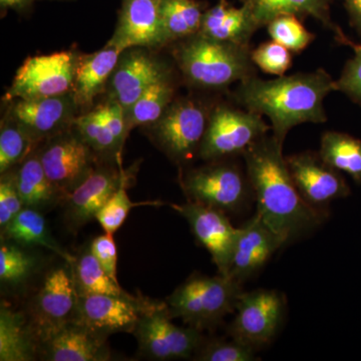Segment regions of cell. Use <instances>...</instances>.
I'll list each match as a JSON object with an SVG mask.
<instances>
[{"mask_svg":"<svg viewBox=\"0 0 361 361\" xmlns=\"http://www.w3.org/2000/svg\"><path fill=\"white\" fill-rule=\"evenodd\" d=\"M257 215L285 244L318 227L325 213L310 206L294 184L283 145L266 135L243 154Z\"/></svg>","mask_w":361,"mask_h":361,"instance_id":"1","label":"cell"},{"mask_svg":"<svg viewBox=\"0 0 361 361\" xmlns=\"http://www.w3.org/2000/svg\"><path fill=\"white\" fill-rule=\"evenodd\" d=\"M331 92H336V80L318 68L269 80L256 75L239 82L229 97L245 110L267 116L272 135L283 145L292 128L326 122L323 102Z\"/></svg>","mask_w":361,"mask_h":361,"instance_id":"2","label":"cell"},{"mask_svg":"<svg viewBox=\"0 0 361 361\" xmlns=\"http://www.w3.org/2000/svg\"><path fill=\"white\" fill-rule=\"evenodd\" d=\"M252 49L200 32L172 44L175 65L185 84L206 92H227L235 82L258 75Z\"/></svg>","mask_w":361,"mask_h":361,"instance_id":"3","label":"cell"},{"mask_svg":"<svg viewBox=\"0 0 361 361\" xmlns=\"http://www.w3.org/2000/svg\"><path fill=\"white\" fill-rule=\"evenodd\" d=\"M243 290L241 283L228 276H193L168 298L172 317H179L199 330L212 327L236 310Z\"/></svg>","mask_w":361,"mask_h":361,"instance_id":"4","label":"cell"},{"mask_svg":"<svg viewBox=\"0 0 361 361\" xmlns=\"http://www.w3.org/2000/svg\"><path fill=\"white\" fill-rule=\"evenodd\" d=\"M206 97H176L151 128V134L163 151L178 163L199 156L214 106Z\"/></svg>","mask_w":361,"mask_h":361,"instance_id":"5","label":"cell"},{"mask_svg":"<svg viewBox=\"0 0 361 361\" xmlns=\"http://www.w3.org/2000/svg\"><path fill=\"white\" fill-rule=\"evenodd\" d=\"M180 184L190 202L224 213L239 212L254 197L246 170L230 159L190 170Z\"/></svg>","mask_w":361,"mask_h":361,"instance_id":"6","label":"cell"},{"mask_svg":"<svg viewBox=\"0 0 361 361\" xmlns=\"http://www.w3.org/2000/svg\"><path fill=\"white\" fill-rule=\"evenodd\" d=\"M271 130L263 116L245 110L234 102H217L211 113L199 157L207 161L242 157L251 145Z\"/></svg>","mask_w":361,"mask_h":361,"instance_id":"7","label":"cell"},{"mask_svg":"<svg viewBox=\"0 0 361 361\" xmlns=\"http://www.w3.org/2000/svg\"><path fill=\"white\" fill-rule=\"evenodd\" d=\"M78 54L65 51L30 56L16 71L4 101L61 96L73 92Z\"/></svg>","mask_w":361,"mask_h":361,"instance_id":"8","label":"cell"},{"mask_svg":"<svg viewBox=\"0 0 361 361\" xmlns=\"http://www.w3.org/2000/svg\"><path fill=\"white\" fill-rule=\"evenodd\" d=\"M168 307L155 305L137 322L133 334L142 355L156 360H185L196 355L203 345L201 330L179 327L171 322Z\"/></svg>","mask_w":361,"mask_h":361,"instance_id":"9","label":"cell"},{"mask_svg":"<svg viewBox=\"0 0 361 361\" xmlns=\"http://www.w3.org/2000/svg\"><path fill=\"white\" fill-rule=\"evenodd\" d=\"M45 174L63 197L96 169L97 154L73 127L45 141L37 152Z\"/></svg>","mask_w":361,"mask_h":361,"instance_id":"10","label":"cell"},{"mask_svg":"<svg viewBox=\"0 0 361 361\" xmlns=\"http://www.w3.org/2000/svg\"><path fill=\"white\" fill-rule=\"evenodd\" d=\"M236 310L229 327L230 336L257 349L276 336L283 320L284 297L270 289L243 292Z\"/></svg>","mask_w":361,"mask_h":361,"instance_id":"11","label":"cell"},{"mask_svg":"<svg viewBox=\"0 0 361 361\" xmlns=\"http://www.w3.org/2000/svg\"><path fill=\"white\" fill-rule=\"evenodd\" d=\"M152 49L130 47L121 54L106 87V94L122 106L126 114L140 97L161 78L174 71Z\"/></svg>","mask_w":361,"mask_h":361,"instance_id":"12","label":"cell"},{"mask_svg":"<svg viewBox=\"0 0 361 361\" xmlns=\"http://www.w3.org/2000/svg\"><path fill=\"white\" fill-rule=\"evenodd\" d=\"M155 305L128 293L80 294L75 322L106 338L116 332H134L142 316Z\"/></svg>","mask_w":361,"mask_h":361,"instance_id":"13","label":"cell"},{"mask_svg":"<svg viewBox=\"0 0 361 361\" xmlns=\"http://www.w3.org/2000/svg\"><path fill=\"white\" fill-rule=\"evenodd\" d=\"M289 172L301 197L313 208L326 213L332 201L346 198L350 188L341 172L325 163L312 151L285 157Z\"/></svg>","mask_w":361,"mask_h":361,"instance_id":"14","label":"cell"},{"mask_svg":"<svg viewBox=\"0 0 361 361\" xmlns=\"http://www.w3.org/2000/svg\"><path fill=\"white\" fill-rule=\"evenodd\" d=\"M78 293L73 275L56 268L45 277L35 301V336L40 343L77 317Z\"/></svg>","mask_w":361,"mask_h":361,"instance_id":"15","label":"cell"},{"mask_svg":"<svg viewBox=\"0 0 361 361\" xmlns=\"http://www.w3.org/2000/svg\"><path fill=\"white\" fill-rule=\"evenodd\" d=\"M6 115L20 123L39 144L71 129L80 111L73 92L42 99H14Z\"/></svg>","mask_w":361,"mask_h":361,"instance_id":"16","label":"cell"},{"mask_svg":"<svg viewBox=\"0 0 361 361\" xmlns=\"http://www.w3.org/2000/svg\"><path fill=\"white\" fill-rule=\"evenodd\" d=\"M172 207L188 221L196 239L211 254L219 274L228 276L239 228L231 224L224 212L211 207L190 201Z\"/></svg>","mask_w":361,"mask_h":361,"instance_id":"17","label":"cell"},{"mask_svg":"<svg viewBox=\"0 0 361 361\" xmlns=\"http://www.w3.org/2000/svg\"><path fill=\"white\" fill-rule=\"evenodd\" d=\"M109 45L123 52L130 47H167L160 14V0H123Z\"/></svg>","mask_w":361,"mask_h":361,"instance_id":"18","label":"cell"},{"mask_svg":"<svg viewBox=\"0 0 361 361\" xmlns=\"http://www.w3.org/2000/svg\"><path fill=\"white\" fill-rule=\"evenodd\" d=\"M283 245V240L255 214L239 228L228 277L242 284L262 269L271 256Z\"/></svg>","mask_w":361,"mask_h":361,"instance_id":"19","label":"cell"},{"mask_svg":"<svg viewBox=\"0 0 361 361\" xmlns=\"http://www.w3.org/2000/svg\"><path fill=\"white\" fill-rule=\"evenodd\" d=\"M130 178V172L123 170L122 163L118 168L97 166L89 177L66 196L68 219L75 226L96 219L97 212L121 185Z\"/></svg>","mask_w":361,"mask_h":361,"instance_id":"20","label":"cell"},{"mask_svg":"<svg viewBox=\"0 0 361 361\" xmlns=\"http://www.w3.org/2000/svg\"><path fill=\"white\" fill-rule=\"evenodd\" d=\"M240 2L259 30L266 27L271 20L282 14H292L301 20L311 16L331 30L339 44L350 47L353 44V40L331 20L330 8L334 0H240Z\"/></svg>","mask_w":361,"mask_h":361,"instance_id":"21","label":"cell"},{"mask_svg":"<svg viewBox=\"0 0 361 361\" xmlns=\"http://www.w3.org/2000/svg\"><path fill=\"white\" fill-rule=\"evenodd\" d=\"M45 360L51 361H104L110 360L106 337L71 322L42 342Z\"/></svg>","mask_w":361,"mask_h":361,"instance_id":"22","label":"cell"},{"mask_svg":"<svg viewBox=\"0 0 361 361\" xmlns=\"http://www.w3.org/2000/svg\"><path fill=\"white\" fill-rule=\"evenodd\" d=\"M121 54L116 47L106 44L101 51L78 56L73 94L80 115L92 110L94 99L106 92Z\"/></svg>","mask_w":361,"mask_h":361,"instance_id":"23","label":"cell"},{"mask_svg":"<svg viewBox=\"0 0 361 361\" xmlns=\"http://www.w3.org/2000/svg\"><path fill=\"white\" fill-rule=\"evenodd\" d=\"M259 28L243 6L235 7L228 0H219L204 13L199 32L213 39L251 47Z\"/></svg>","mask_w":361,"mask_h":361,"instance_id":"24","label":"cell"},{"mask_svg":"<svg viewBox=\"0 0 361 361\" xmlns=\"http://www.w3.org/2000/svg\"><path fill=\"white\" fill-rule=\"evenodd\" d=\"M13 175L18 193L28 208L44 210L63 196L45 174L37 153L30 154Z\"/></svg>","mask_w":361,"mask_h":361,"instance_id":"25","label":"cell"},{"mask_svg":"<svg viewBox=\"0 0 361 361\" xmlns=\"http://www.w3.org/2000/svg\"><path fill=\"white\" fill-rule=\"evenodd\" d=\"M208 8V2L200 0H160L161 26L167 47L199 32Z\"/></svg>","mask_w":361,"mask_h":361,"instance_id":"26","label":"cell"},{"mask_svg":"<svg viewBox=\"0 0 361 361\" xmlns=\"http://www.w3.org/2000/svg\"><path fill=\"white\" fill-rule=\"evenodd\" d=\"M23 313L1 306L0 310V360L30 361L35 356V339Z\"/></svg>","mask_w":361,"mask_h":361,"instance_id":"27","label":"cell"},{"mask_svg":"<svg viewBox=\"0 0 361 361\" xmlns=\"http://www.w3.org/2000/svg\"><path fill=\"white\" fill-rule=\"evenodd\" d=\"M177 90L175 71L152 85L126 114L129 130L155 123L176 99Z\"/></svg>","mask_w":361,"mask_h":361,"instance_id":"28","label":"cell"},{"mask_svg":"<svg viewBox=\"0 0 361 361\" xmlns=\"http://www.w3.org/2000/svg\"><path fill=\"white\" fill-rule=\"evenodd\" d=\"M4 236L16 243L27 246H42L58 254L73 264L75 258L63 250L52 239L47 228V221L37 209L25 207L14 219L2 229Z\"/></svg>","mask_w":361,"mask_h":361,"instance_id":"29","label":"cell"},{"mask_svg":"<svg viewBox=\"0 0 361 361\" xmlns=\"http://www.w3.org/2000/svg\"><path fill=\"white\" fill-rule=\"evenodd\" d=\"M320 157L325 163L361 185V140L346 133L327 130L320 140Z\"/></svg>","mask_w":361,"mask_h":361,"instance_id":"30","label":"cell"},{"mask_svg":"<svg viewBox=\"0 0 361 361\" xmlns=\"http://www.w3.org/2000/svg\"><path fill=\"white\" fill-rule=\"evenodd\" d=\"M73 128L97 155L120 160L123 144L114 134L101 104L78 115Z\"/></svg>","mask_w":361,"mask_h":361,"instance_id":"31","label":"cell"},{"mask_svg":"<svg viewBox=\"0 0 361 361\" xmlns=\"http://www.w3.org/2000/svg\"><path fill=\"white\" fill-rule=\"evenodd\" d=\"M73 264V279L78 293L102 294V295H123L127 292L120 283L109 276L103 266L94 257L90 247L85 249L75 259Z\"/></svg>","mask_w":361,"mask_h":361,"instance_id":"32","label":"cell"},{"mask_svg":"<svg viewBox=\"0 0 361 361\" xmlns=\"http://www.w3.org/2000/svg\"><path fill=\"white\" fill-rule=\"evenodd\" d=\"M37 142L11 116L6 115L0 129V173L9 172L32 153Z\"/></svg>","mask_w":361,"mask_h":361,"instance_id":"33","label":"cell"},{"mask_svg":"<svg viewBox=\"0 0 361 361\" xmlns=\"http://www.w3.org/2000/svg\"><path fill=\"white\" fill-rule=\"evenodd\" d=\"M266 27L271 39L283 45L292 54H300L316 39L314 33L306 30L301 18L292 14L277 16Z\"/></svg>","mask_w":361,"mask_h":361,"instance_id":"34","label":"cell"},{"mask_svg":"<svg viewBox=\"0 0 361 361\" xmlns=\"http://www.w3.org/2000/svg\"><path fill=\"white\" fill-rule=\"evenodd\" d=\"M129 180H126L121 185V187L97 214L96 219L103 228L104 233L115 234L122 227L130 210L135 207L145 205V204H156L153 202L134 203L130 201L127 192Z\"/></svg>","mask_w":361,"mask_h":361,"instance_id":"35","label":"cell"},{"mask_svg":"<svg viewBox=\"0 0 361 361\" xmlns=\"http://www.w3.org/2000/svg\"><path fill=\"white\" fill-rule=\"evenodd\" d=\"M35 259L18 247L2 244L0 247V280L2 283L18 284L32 274Z\"/></svg>","mask_w":361,"mask_h":361,"instance_id":"36","label":"cell"},{"mask_svg":"<svg viewBox=\"0 0 361 361\" xmlns=\"http://www.w3.org/2000/svg\"><path fill=\"white\" fill-rule=\"evenodd\" d=\"M254 65L268 75L282 77L292 66V52L275 40L263 42L252 49Z\"/></svg>","mask_w":361,"mask_h":361,"instance_id":"37","label":"cell"},{"mask_svg":"<svg viewBox=\"0 0 361 361\" xmlns=\"http://www.w3.org/2000/svg\"><path fill=\"white\" fill-rule=\"evenodd\" d=\"M256 348L236 341H214L204 344L195 355L201 361H254L257 360Z\"/></svg>","mask_w":361,"mask_h":361,"instance_id":"38","label":"cell"},{"mask_svg":"<svg viewBox=\"0 0 361 361\" xmlns=\"http://www.w3.org/2000/svg\"><path fill=\"white\" fill-rule=\"evenodd\" d=\"M351 49L355 54L344 65L341 77L336 80V89L361 106V44L355 42Z\"/></svg>","mask_w":361,"mask_h":361,"instance_id":"39","label":"cell"},{"mask_svg":"<svg viewBox=\"0 0 361 361\" xmlns=\"http://www.w3.org/2000/svg\"><path fill=\"white\" fill-rule=\"evenodd\" d=\"M0 182V227L4 229L16 215L25 208L16 188L14 175L8 172L1 175Z\"/></svg>","mask_w":361,"mask_h":361,"instance_id":"40","label":"cell"},{"mask_svg":"<svg viewBox=\"0 0 361 361\" xmlns=\"http://www.w3.org/2000/svg\"><path fill=\"white\" fill-rule=\"evenodd\" d=\"M90 251L94 257L103 266L104 271L108 273L111 279L118 282V248H116L114 235L104 233L92 240L90 246Z\"/></svg>","mask_w":361,"mask_h":361,"instance_id":"41","label":"cell"},{"mask_svg":"<svg viewBox=\"0 0 361 361\" xmlns=\"http://www.w3.org/2000/svg\"><path fill=\"white\" fill-rule=\"evenodd\" d=\"M348 14L349 25L361 39V0H343Z\"/></svg>","mask_w":361,"mask_h":361,"instance_id":"42","label":"cell"},{"mask_svg":"<svg viewBox=\"0 0 361 361\" xmlns=\"http://www.w3.org/2000/svg\"><path fill=\"white\" fill-rule=\"evenodd\" d=\"M35 1V0H0L1 16H4L8 9H13L20 13H25L32 8Z\"/></svg>","mask_w":361,"mask_h":361,"instance_id":"43","label":"cell"}]
</instances>
